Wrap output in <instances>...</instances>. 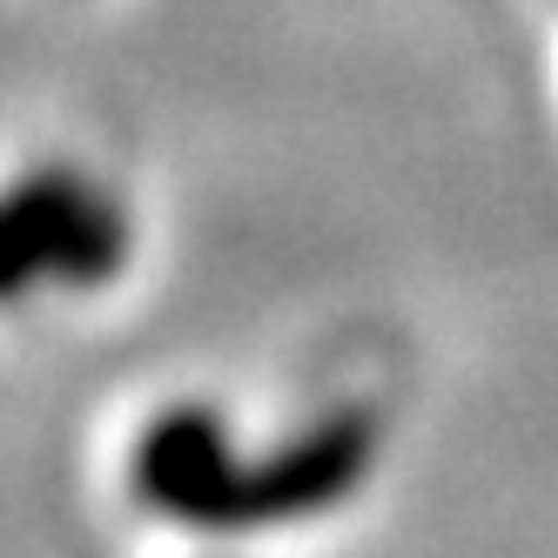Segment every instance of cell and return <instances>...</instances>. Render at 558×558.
Returning a JSON list of instances; mask_svg holds the SVG:
<instances>
[{"label":"cell","instance_id":"7a4b0ae2","mask_svg":"<svg viewBox=\"0 0 558 558\" xmlns=\"http://www.w3.org/2000/svg\"><path fill=\"white\" fill-rule=\"evenodd\" d=\"M122 235L114 222L74 195H27V203L0 209V303L27 290L41 269H61L68 283H95L108 276Z\"/></svg>","mask_w":558,"mask_h":558},{"label":"cell","instance_id":"6da1fadb","mask_svg":"<svg viewBox=\"0 0 558 558\" xmlns=\"http://www.w3.org/2000/svg\"><path fill=\"white\" fill-rule=\"evenodd\" d=\"M377 417L364 404L330 411L303 437L276 445L263 458L235 451L229 424L209 404H169L148 417L129 451V485L148 511L175 518L195 532H269L296 518H324L343 498L364 492L377 471Z\"/></svg>","mask_w":558,"mask_h":558}]
</instances>
